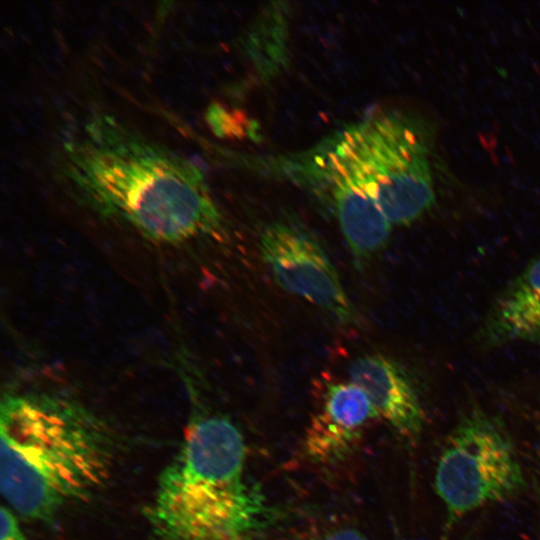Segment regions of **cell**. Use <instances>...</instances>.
<instances>
[{
    "label": "cell",
    "instance_id": "obj_4",
    "mask_svg": "<svg viewBox=\"0 0 540 540\" xmlns=\"http://www.w3.org/2000/svg\"><path fill=\"white\" fill-rule=\"evenodd\" d=\"M391 225H409L434 205L432 135L408 112L380 109L338 130Z\"/></svg>",
    "mask_w": 540,
    "mask_h": 540
},
{
    "label": "cell",
    "instance_id": "obj_3",
    "mask_svg": "<svg viewBox=\"0 0 540 540\" xmlns=\"http://www.w3.org/2000/svg\"><path fill=\"white\" fill-rule=\"evenodd\" d=\"M232 420L200 410L161 472L146 515L155 540H256L272 520Z\"/></svg>",
    "mask_w": 540,
    "mask_h": 540
},
{
    "label": "cell",
    "instance_id": "obj_10",
    "mask_svg": "<svg viewBox=\"0 0 540 540\" xmlns=\"http://www.w3.org/2000/svg\"><path fill=\"white\" fill-rule=\"evenodd\" d=\"M476 340L483 349L513 342L540 346V253L498 294Z\"/></svg>",
    "mask_w": 540,
    "mask_h": 540
},
{
    "label": "cell",
    "instance_id": "obj_5",
    "mask_svg": "<svg viewBox=\"0 0 540 540\" xmlns=\"http://www.w3.org/2000/svg\"><path fill=\"white\" fill-rule=\"evenodd\" d=\"M525 476L516 448L504 424L481 407L459 418L440 452L434 489L447 526L488 504L520 493Z\"/></svg>",
    "mask_w": 540,
    "mask_h": 540
},
{
    "label": "cell",
    "instance_id": "obj_1",
    "mask_svg": "<svg viewBox=\"0 0 540 540\" xmlns=\"http://www.w3.org/2000/svg\"><path fill=\"white\" fill-rule=\"evenodd\" d=\"M55 168L81 205L153 243L224 234L202 168L111 113L92 109L63 127Z\"/></svg>",
    "mask_w": 540,
    "mask_h": 540
},
{
    "label": "cell",
    "instance_id": "obj_8",
    "mask_svg": "<svg viewBox=\"0 0 540 540\" xmlns=\"http://www.w3.org/2000/svg\"><path fill=\"white\" fill-rule=\"evenodd\" d=\"M379 417L367 394L353 382H327L320 405L306 428L305 456L314 463L333 464L359 443L368 423Z\"/></svg>",
    "mask_w": 540,
    "mask_h": 540
},
{
    "label": "cell",
    "instance_id": "obj_13",
    "mask_svg": "<svg viewBox=\"0 0 540 540\" xmlns=\"http://www.w3.org/2000/svg\"><path fill=\"white\" fill-rule=\"evenodd\" d=\"M537 490L540 497V460H539V468H538V477H537Z\"/></svg>",
    "mask_w": 540,
    "mask_h": 540
},
{
    "label": "cell",
    "instance_id": "obj_12",
    "mask_svg": "<svg viewBox=\"0 0 540 540\" xmlns=\"http://www.w3.org/2000/svg\"><path fill=\"white\" fill-rule=\"evenodd\" d=\"M309 540H368L360 531L353 528H338L326 531Z\"/></svg>",
    "mask_w": 540,
    "mask_h": 540
},
{
    "label": "cell",
    "instance_id": "obj_11",
    "mask_svg": "<svg viewBox=\"0 0 540 540\" xmlns=\"http://www.w3.org/2000/svg\"><path fill=\"white\" fill-rule=\"evenodd\" d=\"M0 540H27L20 523L10 508L0 511Z\"/></svg>",
    "mask_w": 540,
    "mask_h": 540
},
{
    "label": "cell",
    "instance_id": "obj_2",
    "mask_svg": "<svg viewBox=\"0 0 540 540\" xmlns=\"http://www.w3.org/2000/svg\"><path fill=\"white\" fill-rule=\"evenodd\" d=\"M113 460L110 430L77 401L50 392L3 395L0 485L17 514L53 519L102 488Z\"/></svg>",
    "mask_w": 540,
    "mask_h": 540
},
{
    "label": "cell",
    "instance_id": "obj_7",
    "mask_svg": "<svg viewBox=\"0 0 540 540\" xmlns=\"http://www.w3.org/2000/svg\"><path fill=\"white\" fill-rule=\"evenodd\" d=\"M259 249L282 289L329 312L342 324L358 323L336 269L310 233L293 223L273 222L261 232Z\"/></svg>",
    "mask_w": 540,
    "mask_h": 540
},
{
    "label": "cell",
    "instance_id": "obj_6",
    "mask_svg": "<svg viewBox=\"0 0 540 540\" xmlns=\"http://www.w3.org/2000/svg\"><path fill=\"white\" fill-rule=\"evenodd\" d=\"M267 162L279 176L330 207L358 264L384 248L392 225L338 131L307 150L272 157Z\"/></svg>",
    "mask_w": 540,
    "mask_h": 540
},
{
    "label": "cell",
    "instance_id": "obj_9",
    "mask_svg": "<svg viewBox=\"0 0 540 540\" xmlns=\"http://www.w3.org/2000/svg\"><path fill=\"white\" fill-rule=\"evenodd\" d=\"M350 381L369 397L378 416L401 437L415 441L425 424L419 395L405 370L390 357L372 353L356 358Z\"/></svg>",
    "mask_w": 540,
    "mask_h": 540
}]
</instances>
